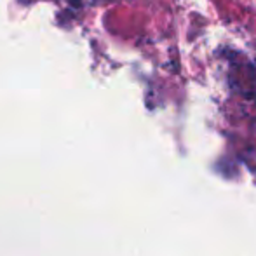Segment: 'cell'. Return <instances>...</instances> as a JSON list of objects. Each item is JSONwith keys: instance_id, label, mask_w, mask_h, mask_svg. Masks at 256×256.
Wrapping results in <instances>:
<instances>
[{"instance_id": "1", "label": "cell", "mask_w": 256, "mask_h": 256, "mask_svg": "<svg viewBox=\"0 0 256 256\" xmlns=\"http://www.w3.org/2000/svg\"><path fill=\"white\" fill-rule=\"evenodd\" d=\"M228 56L225 58L228 61V80L230 86L234 89L240 92V94H246L248 91L246 88H251L256 91V66L253 64V61L248 60L244 54L230 51L226 49Z\"/></svg>"}]
</instances>
